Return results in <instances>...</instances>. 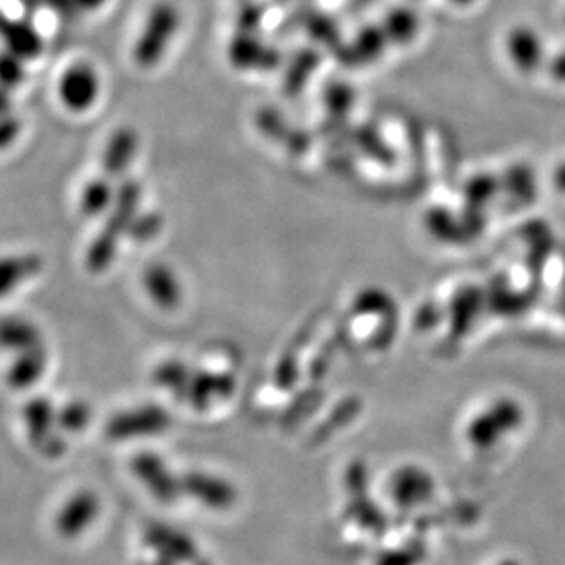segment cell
I'll return each mask as SVG.
<instances>
[{
  "label": "cell",
  "mask_w": 565,
  "mask_h": 565,
  "mask_svg": "<svg viewBox=\"0 0 565 565\" xmlns=\"http://www.w3.org/2000/svg\"><path fill=\"white\" fill-rule=\"evenodd\" d=\"M547 74L553 81L565 85V49L553 55L547 60Z\"/></svg>",
  "instance_id": "cb8c5ba5"
},
{
  "label": "cell",
  "mask_w": 565,
  "mask_h": 565,
  "mask_svg": "<svg viewBox=\"0 0 565 565\" xmlns=\"http://www.w3.org/2000/svg\"><path fill=\"white\" fill-rule=\"evenodd\" d=\"M0 37L4 38L5 48L22 60L37 59L44 43L37 30L26 21H15L0 13Z\"/></svg>",
  "instance_id": "8992f818"
},
{
  "label": "cell",
  "mask_w": 565,
  "mask_h": 565,
  "mask_svg": "<svg viewBox=\"0 0 565 565\" xmlns=\"http://www.w3.org/2000/svg\"><path fill=\"white\" fill-rule=\"evenodd\" d=\"M38 258L35 256H16V258H5L0 262V289L8 288L11 284H16L22 278L30 277L37 272Z\"/></svg>",
  "instance_id": "e0dca14e"
},
{
  "label": "cell",
  "mask_w": 565,
  "mask_h": 565,
  "mask_svg": "<svg viewBox=\"0 0 565 565\" xmlns=\"http://www.w3.org/2000/svg\"><path fill=\"white\" fill-rule=\"evenodd\" d=\"M501 190L517 200L529 201L536 196V175L528 164H514L500 178Z\"/></svg>",
  "instance_id": "7c38bea8"
},
{
  "label": "cell",
  "mask_w": 565,
  "mask_h": 565,
  "mask_svg": "<svg viewBox=\"0 0 565 565\" xmlns=\"http://www.w3.org/2000/svg\"><path fill=\"white\" fill-rule=\"evenodd\" d=\"M21 134V123L13 115L0 118V151L11 147Z\"/></svg>",
  "instance_id": "7402d4cb"
},
{
  "label": "cell",
  "mask_w": 565,
  "mask_h": 565,
  "mask_svg": "<svg viewBox=\"0 0 565 565\" xmlns=\"http://www.w3.org/2000/svg\"><path fill=\"white\" fill-rule=\"evenodd\" d=\"M503 49L507 60L522 76H533L550 60L542 33L531 24L509 27L503 38Z\"/></svg>",
  "instance_id": "3957f363"
},
{
  "label": "cell",
  "mask_w": 565,
  "mask_h": 565,
  "mask_svg": "<svg viewBox=\"0 0 565 565\" xmlns=\"http://www.w3.org/2000/svg\"><path fill=\"white\" fill-rule=\"evenodd\" d=\"M324 104H326L328 114L332 115L333 120H344L354 109V88L350 87L348 82H330L324 90Z\"/></svg>",
  "instance_id": "2e32d148"
},
{
  "label": "cell",
  "mask_w": 565,
  "mask_h": 565,
  "mask_svg": "<svg viewBox=\"0 0 565 565\" xmlns=\"http://www.w3.org/2000/svg\"><path fill=\"white\" fill-rule=\"evenodd\" d=\"M304 26L306 30L310 32L311 37L315 38L317 43L328 44V46L337 44V26H335L332 19L324 15V13H315V11L306 13Z\"/></svg>",
  "instance_id": "ac0fdd59"
},
{
  "label": "cell",
  "mask_w": 565,
  "mask_h": 565,
  "mask_svg": "<svg viewBox=\"0 0 565 565\" xmlns=\"http://www.w3.org/2000/svg\"><path fill=\"white\" fill-rule=\"evenodd\" d=\"M262 19H264V8L256 2H247L239 13L240 32H255L256 27L261 26Z\"/></svg>",
  "instance_id": "ffe728a7"
},
{
  "label": "cell",
  "mask_w": 565,
  "mask_h": 565,
  "mask_svg": "<svg viewBox=\"0 0 565 565\" xmlns=\"http://www.w3.org/2000/svg\"><path fill=\"white\" fill-rule=\"evenodd\" d=\"M59 93L63 103L74 112L92 109L99 96V79L92 66L85 63L70 66L60 77Z\"/></svg>",
  "instance_id": "277c9868"
},
{
  "label": "cell",
  "mask_w": 565,
  "mask_h": 565,
  "mask_svg": "<svg viewBox=\"0 0 565 565\" xmlns=\"http://www.w3.org/2000/svg\"><path fill=\"white\" fill-rule=\"evenodd\" d=\"M229 60L239 70L269 71L280 65V52L261 43L253 33H240L229 44Z\"/></svg>",
  "instance_id": "5b68a950"
},
{
  "label": "cell",
  "mask_w": 565,
  "mask_h": 565,
  "mask_svg": "<svg viewBox=\"0 0 565 565\" xmlns=\"http://www.w3.org/2000/svg\"><path fill=\"white\" fill-rule=\"evenodd\" d=\"M43 4L48 5L55 15H59L65 21H71V19H76L81 13L76 0H43Z\"/></svg>",
  "instance_id": "603a6c76"
},
{
  "label": "cell",
  "mask_w": 565,
  "mask_h": 565,
  "mask_svg": "<svg viewBox=\"0 0 565 565\" xmlns=\"http://www.w3.org/2000/svg\"><path fill=\"white\" fill-rule=\"evenodd\" d=\"M178 26H180V13L175 5L170 2H159L154 5L134 48V60L137 65L142 68H153L154 65H158L169 48L170 38L178 32Z\"/></svg>",
  "instance_id": "7a4b0ae2"
},
{
  "label": "cell",
  "mask_w": 565,
  "mask_h": 565,
  "mask_svg": "<svg viewBox=\"0 0 565 565\" xmlns=\"http://www.w3.org/2000/svg\"><path fill=\"white\" fill-rule=\"evenodd\" d=\"M553 186H555L558 192L565 195V159L558 162L555 169H553Z\"/></svg>",
  "instance_id": "d4e9b609"
},
{
  "label": "cell",
  "mask_w": 565,
  "mask_h": 565,
  "mask_svg": "<svg viewBox=\"0 0 565 565\" xmlns=\"http://www.w3.org/2000/svg\"><path fill=\"white\" fill-rule=\"evenodd\" d=\"M388 46L390 43H388L380 24H368V26L361 27L354 41L344 48L341 57L346 65H372L385 55Z\"/></svg>",
  "instance_id": "9c48e42d"
},
{
  "label": "cell",
  "mask_w": 565,
  "mask_h": 565,
  "mask_svg": "<svg viewBox=\"0 0 565 565\" xmlns=\"http://www.w3.org/2000/svg\"><path fill=\"white\" fill-rule=\"evenodd\" d=\"M317 65H319V54L313 48L300 49L295 55L291 65H289L286 77H284V92L288 96H297L302 92L306 82L310 81Z\"/></svg>",
  "instance_id": "8fae6325"
},
{
  "label": "cell",
  "mask_w": 565,
  "mask_h": 565,
  "mask_svg": "<svg viewBox=\"0 0 565 565\" xmlns=\"http://www.w3.org/2000/svg\"><path fill=\"white\" fill-rule=\"evenodd\" d=\"M452 5H456V8H470V5L476 4L478 0H448Z\"/></svg>",
  "instance_id": "83f0119b"
},
{
  "label": "cell",
  "mask_w": 565,
  "mask_h": 565,
  "mask_svg": "<svg viewBox=\"0 0 565 565\" xmlns=\"http://www.w3.org/2000/svg\"><path fill=\"white\" fill-rule=\"evenodd\" d=\"M140 198H142V187L136 180H125L121 184L120 189L115 190L112 212L88 255V266L92 269H103L109 266L121 236L126 231H131L132 222L136 218L137 206H140Z\"/></svg>",
  "instance_id": "6da1fadb"
},
{
  "label": "cell",
  "mask_w": 565,
  "mask_h": 565,
  "mask_svg": "<svg viewBox=\"0 0 565 565\" xmlns=\"http://www.w3.org/2000/svg\"><path fill=\"white\" fill-rule=\"evenodd\" d=\"M137 153V134L129 126L118 129L110 136L103 154V170L109 178H120L131 167Z\"/></svg>",
  "instance_id": "30bf717a"
},
{
  "label": "cell",
  "mask_w": 565,
  "mask_h": 565,
  "mask_svg": "<svg viewBox=\"0 0 565 565\" xmlns=\"http://www.w3.org/2000/svg\"><path fill=\"white\" fill-rule=\"evenodd\" d=\"M355 145L370 156V159H376L379 164H391L394 162V151L390 145L386 143L385 137L380 136L379 132L374 126L363 125L355 131Z\"/></svg>",
  "instance_id": "5bb4252c"
},
{
  "label": "cell",
  "mask_w": 565,
  "mask_h": 565,
  "mask_svg": "<svg viewBox=\"0 0 565 565\" xmlns=\"http://www.w3.org/2000/svg\"><path fill=\"white\" fill-rule=\"evenodd\" d=\"M24 79V68H22L21 57L4 52L0 54V87L13 90L21 85Z\"/></svg>",
  "instance_id": "d6986e66"
},
{
  "label": "cell",
  "mask_w": 565,
  "mask_h": 565,
  "mask_svg": "<svg viewBox=\"0 0 565 565\" xmlns=\"http://www.w3.org/2000/svg\"><path fill=\"white\" fill-rule=\"evenodd\" d=\"M114 196L109 180L98 178V180L90 181V184L82 189V214H87V217H98V214L109 209L110 203L114 201Z\"/></svg>",
  "instance_id": "9a60e30c"
},
{
  "label": "cell",
  "mask_w": 565,
  "mask_h": 565,
  "mask_svg": "<svg viewBox=\"0 0 565 565\" xmlns=\"http://www.w3.org/2000/svg\"><path fill=\"white\" fill-rule=\"evenodd\" d=\"M498 190H501L498 176L489 175V173H479V175L468 178L465 189H463L468 211H481L498 195Z\"/></svg>",
  "instance_id": "4fadbf2b"
},
{
  "label": "cell",
  "mask_w": 565,
  "mask_h": 565,
  "mask_svg": "<svg viewBox=\"0 0 565 565\" xmlns=\"http://www.w3.org/2000/svg\"><path fill=\"white\" fill-rule=\"evenodd\" d=\"M10 90H8V88L0 87V118H4V115H10Z\"/></svg>",
  "instance_id": "484cf974"
},
{
  "label": "cell",
  "mask_w": 565,
  "mask_h": 565,
  "mask_svg": "<svg viewBox=\"0 0 565 565\" xmlns=\"http://www.w3.org/2000/svg\"><path fill=\"white\" fill-rule=\"evenodd\" d=\"M256 126L273 142H282L291 153H304L306 148L310 147V136L299 129L289 126L286 118L272 107H264L256 112Z\"/></svg>",
  "instance_id": "ba28073f"
},
{
  "label": "cell",
  "mask_w": 565,
  "mask_h": 565,
  "mask_svg": "<svg viewBox=\"0 0 565 565\" xmlns=\"http://www.w3.org/2000/svg\"><path fill=\"white\" fill-rule=\"evenodd\" d=\"M77 5H79V10L81 11H96L104 5L107 0H76Z\"/></svg>",
  "instance_id": "4316f807"
},
{
  "label": "cell",
  "mask_w": 565,
  "mask_h": 565,
  "mask_svg": "<svg viewBox=\"0 0 565 565\" xmlns=\"http://www.w3.org/2000/svg\"><path fill=\"white\" fill-rule=\"evenodd\" d=\"M162 225V218L158 214H147V217L134 218L131 225V234L137 240H147L158 233Z\"/></svg>",
  "instance_id": "44dd1931"
},
{
  "label": "cell",
  "mask_w": 565,
  "mask_h": 565,
  "mask_svg": "<svg viewBox=\"0 0 565 565\" xmlns=\"http://www.w3.org/2000/svg\"><path fill=\"white\" fill-rule=\"evenodd\" d=\"M379 24L390 46L397 48L410 46L423 30L421 15L410 4L394 5L386 11Z\"/></svg>",
  "instance_id": "52a82bcc"
}]
</instances>
